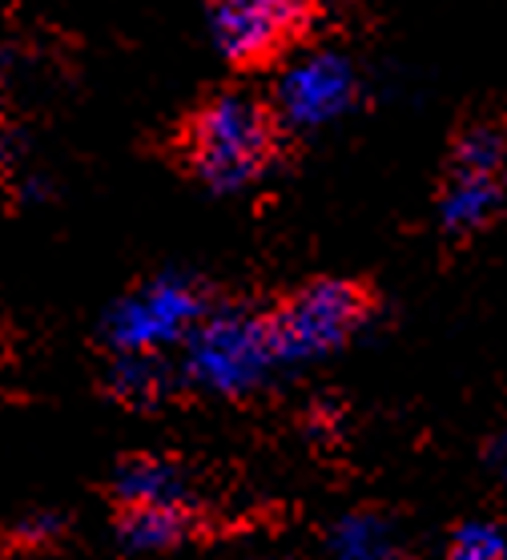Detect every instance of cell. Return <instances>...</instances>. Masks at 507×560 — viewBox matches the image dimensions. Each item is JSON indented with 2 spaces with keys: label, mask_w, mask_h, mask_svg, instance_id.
Segmentation results:
<instances>
[{
  "label": "cell",
  "mask_w": 507,
  "mask_h": 560,
  "mask_svg": "<svg viewBox=\"0 0 507 560\" xmlns=\"http://www.w3.org/2000/svg\"><path fill=\"white\" fill-rule=\"evenodd\" d=\"M274 114L246 93H222L193 114L186 129L190 170L214 190L250 186L274 158Z\"/></svg>",
  "instance_id": "1"
},
{
  "label": "cell",
  "mask_w": 507,
  "mask_h": 560,
  "mask_svg": "<svg viewBox=\"0 0 507 560\" xmlns=\"http://www.w3.org/2000/svg\"><path fill=\"white\" fill-rule=\"evenodd\" d=\"M186 347V371L198 387L214 395H246L279 371L267 318L246 311L202 315Z\"/></svg>",
  "instance_id": "2"
},
{
  "label": "cell",
  "mask_w": 507,
  "mask_h": 560,
  "mask_svg": "<svg viewBox=\"0 0 507 560\" xmlns=\"http://www.w3.org/2000/svg\"><path fill=\"white\" fill-rule=\"evenodd\" d=\"M363 318H367V294L351 282L322 279L303 287L267 318L279 368L310 363L339 351L363 327Z\"/></svg>",
  "instance_id": "3"
},
{
  "label": "cell",
  "mask_w": 507,
  "mask_h": 560,
  "mask_svg": "<svg viewBox=\"0 0 507 560\" xmlns=\"http://www.w3.org/2000/svg\"><path fill=\"white\" fill-rule=\"evenodd\" d=\"M205 21L226 61L262 65L310 28L315 0H210Z\"/></svg>",
  "instance_id": "4"
},
{
  "label": "cell",
  "mask_w": 507,
  "mask_h": 560,
  "mask_svg": "<svg viewBox=\"0 0 507 560\" xmlns=\"http://www.w3.org/2000/svg\"><path fill=\"white\" fill-rule=\"evenodd\" d=\"M205 315L202 291L186 279H153L126 294L109 315V343L121 355H157L181 343Z\"/></svg>",
  "instance_id": "5"
},
{
  "label": "cell",
  "mask_w": 507,
  "mask_h": 560,
  "mask_svg": "<svg viewBox=\"0 0 507 560\" xmlns=\"http://www.w3.org/2000/svg\"><path fill=\"white\" fill-rule=\"evenodd\" d=\"M358 77L346 57L330 49L306 52L298 61L286 65V73L279 77V117L298 129H318L343 117L355 105Z\"/></svg>",
  "instance_id": "6"
},
{
  "label": "cell",
  "mask_w": 507,
  "mask_h": 560,
  "mask_svg": "<svg viewBox=\"0 0 507 560\" xmlns=\"http://www.w3.org/2000/svg\"><path fill=\"white\" fill-rule=\"evenodd\" d=\"M504 186H499V170H475V166H456L451 182L444 190V226L456 234H471L483 230L499 210Z\"/></svg>",
  "instance_id": "7"
},
{
  "label": "cell",
  "mask_w": 507,
  "mask_h": 560,
  "mask_svg": "<svg viewBox=\"0 0 507 560\" xmlns=\"http://www.w3.org/2000/svg\"><path fill=\"white\" fill-rule=\"evenodd\" d=\"M117 497L126 509H181L186 480L165 459H133L117 476Z\"/></svg>",
  "instance_id": "8"
},
{
  "label": "cell",
  "mask_w": 507,
  "mask_h": 560,
  "mask_svg": "<svg viewBox=\"0 0 507 560\" xmlns=\"http://www.w3.org/2000/svg\"><path fill=\"white\" fill-rule=\"evenodd\" d=\"M330 552L339 560H391L394 557V528L370 512L343 516L330 533Z\"/></svg>",
  "instance_id": "9"
},
{
  "label": "cell",
  "mask_w": 507,
  "mask_h": 560,
  "mask_svg": "<svg viewBox=\"0 0 507 560\" xmlns=\"http://www.w3.org/2000/svg\"><path fill=\"white\" fill-rule=\"evenodd\" d=\"M186 536V512L181 509H126L121 540L138 552H165Z\"/></svg>",
  "instance_id": "10"
},
{
  "label": "cell",
  "mask_w": 507,
  "mask_h": 560,
  "mask_svg": "<svg viewBox=\"0 0 507 560\" xmlns=\"http://www.w3.org/2000/svg\"><path fill=\"white\" fill-rule=\"evenodd\" d=\"M447 560H504V533L492 521H471L451 536Z\"/></svg>",
  "instance_id": "11"
},
{
  "label": "cell",
  "mask_w": 507,
  "mask_h": 560,
  "mask_svg": "<svg viewBox=\"0 0 507 560\" xmlns=\"http://www.w3.org/2000/svg\"><path fill=\"white\" fill-rule=\"evenodd\" d=\"M117 392L129 395V399H145L162 387V371L153 363V355H121L114 368Z\"/></svg>",
  "instance_id": "12"
}]
</instances>
